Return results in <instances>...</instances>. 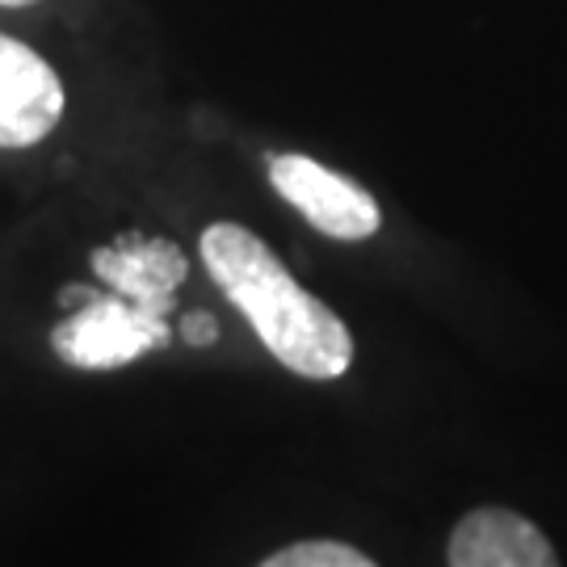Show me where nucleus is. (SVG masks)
<instances>
[{
	"label": "nucleus",
	"mask_w": 567,
	"mask_h": 567,
	"mask_svg": "<svg viewBox=\"0 0 567 567\" xmlns=\"http://www.w3.org/2000/svg\"><path fill=\"white\" fill-rule=\"evenodd\" d=\"M269 182L307 224L332 240H370L383 227L379 203L362 185L332 173L311 156H295V152L269 156Z\"/></svg>",
	"instance_id": "3"
},
{
	"label": "nucleus",
	"mask_w": 567,
	"mask_h": 567,
	"mask_svg": "<svg viewBox=\"0 0 567 567\" xmlns=\"http://www.w3.org/2000/svg\"><path fill=\"white\" fill-rule=\"evenodd\" d=\"M450 567H555L547 534L513 508H471L446 547Z\"/></svg>",
	"instance_id": "6"
},
{
	"label": "nucleus",
	"mask_w": 567,
	"mask_h": 567,
	"mask_svg": "<svg viewBox=\"0 0 567 567\" xmlns=\"http://www.w3.org/2000/svg\"><path fill=\"white\" fill-rule=\"evenodd\" d=\"M89 265H93L97 282H105V290L161 307L168 316H173L177 286L189 274V261L177 244L161 240V236H143V231H122L118 240L93 248Z\"/></svg>",
	"instance_id": "5"
},
{
	"label": "nucleus",
	"mask_w": 567,
	"mask_h": 567,
	"mask_svg": "<svg viewBox=\"0 0 567 567\" xmlns=\"http://www.w3.org/2000/svg\"><path fill=\"white\" fill-rule=\"evenodd\" d=\"M203 261L286 370L328 383L353 365V337L344 320L290 278V269L257 231L210 224L203 231Z\"/></svg>",
	"instance_id": "1"
},
{
	"label": "nucleus",
	"mask_w": 567,
	"mask_h": 567,
	"mask_svg": "<svg viewBox=\"0 0 567 567\" xmlns=\"http://www.w3.org/2000/svg\"><path fill=\"white\" fill-rule=\"evenodd\" d=\"M177 337L185 344H194V349H206V344L219 341V320L206 316V311H189V316H182V324H177Z\"/></svg>",
	"instance_id": "8"
},
{
	"label": "nucleus",
	"mask_w": 567,
	"mask_h": 567,
	"mask_svg": "<svg viewBox=\"0 0 567 567\" xmlns=\"http://www.w3.org/2000/svg\"><path fill=\"white\" fill-rule=\"evenodd\" d=\"M63 118V84L34 47L0 34V147H34Z\"/></svg>",
	"instance_id": "4"
},
{
	"label": "nucleus",
	"mask_w": 567,
	"mask_h": 567,
	"mask_svg": "<svg viewBox=\"0 0 567 567\" xmlns=\"http://www.w3.org/2000/svg\"><path fill=\"white\" fill-rule=\"evenodd\" d=\"M60 303H81L51 328L55 358L76 370H118V365H131L135 358L173 341L168 311L114 295V290L97 295L89 286H68Z\"/></svg>",
	"instance_id": "2"
},
{
	"label": "nucleus",
	"mask_w": 567,
	"mask_h": 567,
	"mask_svg": "<svg viewBox=\"0 0 567 567\" xmlns=\"http://www.w3.org/2000/svg\"><path fill=\"white\" fill-rule=\"evenodd\" d=\"M4 9H30V4H42V0H0Z\"/></svg>",
	"instance_id": "9"
},
{
	"label": "nucleus",
	"mask_w": 567,
	"mask_h": 567,
	"mask_svg": "<svg viewBox=\"0 0 567 567\" xmlns=\"http://www.w3.org/2000/svg\"><path fill=\"white\" fill-rule=\"evenodd\" d=\"M261 564L265 567H374V559L365 550L349 547V543L307 538V543H290V547L265 555Z\"/></svg>",
	"instance_id": "7"
}]
</instances>
